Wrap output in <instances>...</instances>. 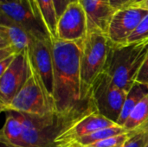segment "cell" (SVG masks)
Returning <instances> with one entry per match:
<instances>
[{"label": "cell", "instance_id": "6da1fadb", "mask_svg": "<svg viewBox=\"0 0 148 147\" xmlns=\"http://www.w3.org/2000/svg\"><path fill=\"white\" fill-rule=\"evenodd\" d=\"M84 41V40H83ZM83 41L52 40L54 61V101L61 116H75L89 107L82 96L81 55Z\"/></svg>", "mask_w": 148, "mask_h": 147}, {"label": "cell", "instance_id": "7a4b0ae2", "mask_svg": "<svg viewBox=\"0 0 148 147\" xmlns=\"http://www.w3.org/2000/svg\"><path fill=\"white\" fill-rule=\"evenodd\" d=\"M147 55L148 39L122 45L110 42L104 72L116 86L128 92Z\"/></svg>", "mask_w": 148, "mask_h": 147}, {"label": "cell", "instance_id": "3957f363", "mask_svg": "<svg viewBox=\"0 0 148 147\" xmlns=\"http://www.w3.org/2000/svg\"><path fill=\"white\" fill-rule=\"evenodd\" d=\"M82 114L65 117L56 113L46 116L20 113L23 133L16 147H56L55 139L58 133Z\"/></svg>", "mask_w": 148, "mask_h": 147}, {"label": "cell", "instance_id": "277c9868", "mask_svg": "<svg viewBox=\"0 0 148 147\" xmlns=\"http://www.w3.org/2000/svg\"><path fill=\"white\" fill-rule=\"evenodd\" d=\"M110 41L107 35L93 31L88 32L83 41L81 55V78L82 96L88 99V93L96 78L104 72Z\"/></svg>", "mask_w": 148, "mask_h": 147}, {"label": "cell", "instance_id": "5b68a950", "mask_svg": "<svg viewBox=\"0 0 148 147\" xmlns=\"http://www.w3.org/2000/svg\"><path fill=\"white\" fill-rule=\"evenodd\" d=\"M30 67V77L4 112L11 111L32 116H46L56 113L54 102L48 96L31 63Z\"/></svg>", "mask_w": 148, "mask_h": 147}, {"label": "cell", "instance_id": "8992f818", "mask_svg": "<svg viewBox=\"0 0 148 147\" xmlns=\"http://www.w3.org/2000/svg\"><path fill=\"white\" fill-rule=\"evenodd\" d=\"M127 92L116 86L105 72L95 81L88 93V101L102 116L117 124Z\"/></svg>", "mask_w": 148, "mask_h": 147}, {"label": "cell", "instance_id": "52a82bcc", "mask_svg": "<svg viewBox=\"0 0 148 147\" xmlns=\"http://www.w3.org/2000/svg\"><path fill=\"white\" fill-rule=\"evenodd\" d=\"M1 15L22 27L31 37L41 41H52L39 9L29 0H16L1 4Z\"/></svg>", "mask_w": 148, "mask_h": 147}, {"label": "cell", "instance_id": "ba28073f", "mask_svg": "<svg viewBox=\"0 0 148 147\" xmlns=\"http://www.w3.org/2000/svg\"><path fill=\"white\" fill-rule=\"evenodd\" d=\"M31 75L28 50L16 56L10 68L0 75V108H7Z\"/></svg>", "mask_w": 148, "mask_h": 147}, {"label": "cell", "instance_id": "9c48e42d", "mask_svg": "<svg viewBox=\"0 0 148 147\" xmlns=\"http://www.w3.org/2000/svg\"><path fill=\"white\" fill-rule=\"evenodd\" d=\"M114 125L117 124L100 114L90 104L85 113L58 133L55 139V146L58 147L67 146L95 131Z\"/></svg>", "mask_w": 148, "mask_h": 147}, {"label": "cell", "instance_id": "30bf717a", "mask_svg": "<svg viewBox=\"0 0 148 147\" xmlns=\"http://www.w3.org/2000/svg\"><path fill=\"white\" fill-rule=\"evenodd\" d=\"M28 55L48 96L55 104L52 41H41L32 37L28 49Z\"/></svg>", "mask_w": 148, "mask_h": 147}, {"label": "cell", "instance_id": "8fae6325", "mask_svg": "<svg viewBox=\"0 0 148 147\" xmlns=\"http://www.w3.org/2000/svg\"><path fill=\"white\" fill-rule=\"evenodd\" d=\"M147 14V10L136 6L115 10L108 29L109 41L116 45L127 44L128 38Z\"/></svg>", "mask_w": 148, "mask_h": 147}, {"label": "cell", "instance_id": "7c38bea8", "mask_svg": "<svg viewBox=\"0 0 148 147\" xmlns=\"http://www.w3.org/2000/svg\"><path fill=\"white\" fill-rule=\"evenodd\" d=\"M88 35V18L79 2L70 3L58 18L56 39L67 42L83 41Z\"/></svg>", "mask_w": 148, "mask_h": 147}, {"label": "cell", "instance_id": "4fadbf2b", "mask_svg": "<svg viewBox=\"0 0 148 147\" xmlns=\"http://www.w3.org/2000/svg\"><path fill=\"white\" fill-rule=\"evenodd\" d=\"M32 37L22 27L1 15L0 60L28 50Z\"/></svg>", "mask_w": 148, "mask_h": 147}, {"label": "cell", "instance_id": "5bb4252c", "mask_svg": "<svg viewBox=\"0 0 148 147\" xmlns=\"http://www.w3.org/2000/svg\"><path fill=\"white\" fill-rule=\"evenodd\" d=\"M88 18V33L99 31L108 34V26L115 10L109 0H78Z\"/></svg>", "mask_w": 148, "mask_h": 147}, {"label": "cell", "instance_id": "9a60e30c", "mask_svg": "<svg viewBox=\"0 0 148 147\" xmlns=\"http://www.w3.org/2000/svg\"><path fill=\"white\" fill-rule=\"evenodd\" d=\"M6 113L1 130V142L5 147H16L23 133V123L19 113L10 111Z\"/></svg>", "mask_w": 148, "mask_h": 147}, {"label": "cell", "instance_id": "2e32d148", "mask_svg": "<svg viewBox=\"0 0 148 147\" xmlns=\"http://www.w3.org/2000/svg\"><path fill=\"white\" fill-rule=\"evenodd\" d=\"M148 94V86L134 82L133 87L127 94V97L123 105V108L120 118L117 121V125L123 127L127 118L136 107V106Z\"/></svg>", "mask_w": 148, "mask_h": 147}, {"label": "cell", "instance_id": "e0dca14e", "mask_svg": "<svg viewBox=\"0 0 148 147\" xmlns=\"http://www.w3.org/2000/svg\"><path fill=\"white\" fill-rule=\"evenodd\" d=\"M123 127L127 132L148 128V94L133 110Z\"/></svg>", "mask_w": 148, "mask_h": 147}, {"label": "cell", "instance_id": "ac0fdd59", "mask_svg": "<svg viewBox=\"0 0 148 147\" xmlns=\"http://www.w3.org/2000/svg\"><path fill=\"white\" fill-rule=\"evenodd\" d=\"M127 132V131H126L124 127H122L119 125H114L113 126H109V127H106V128H102L98 131H95V132H94L87 136H84L82 139L64 147L85 146L91 145V144H94L95 142H98V141H101L103 139H107L114 137V136H117V135L125 133Z\"/></svg>", "mask_w": 148, "mask_h": 147}, {"label": "cell", "instance_id": "d6986e66", "mask_svg": "<svg viewBox=\"0 0 148 147\" xmlns=\"http://www.w3.org/2000/svg\"><path fill=\"white\" fill-rule=\"evenodd\" d=\"M36 2L52 40L56 39L58 16L54 0H36Z\"/></svg>", "mask_w": 148, "mask_h": 147}, {"label": "cell", "instance_id": "ffe728a7", "mask_svg": "<svg viewBox=\"0 0 148 147\" xmlns=\"http://www.w3.org/2000/svg\"><path fill=\"white\" fill-rule=\"evenodd\" d=\"M130 136H131V132H127L125 133L114 136L107 139L95 142L91 145L81 147H122L123 145L126 143V141L130 138Z\"/></svg>", "mask_w": 148, "mask_h": 147}, {"label": "cell", "instance_id": "44dd1931", "mask_svg": "<svg viewBox=\"0 0 148 147\" xmlns=\"http://www.w3.org/2000/svg\"><path fill=\"white\" fill-rule=\"evenodd\" d=\"M148 128H141L131 132L130 138L122 147H145L147 140Z\"/></svg>", "mask_w": 148, "mask_h": 147}, {"label": "cell", "instance_id": "7402d4cb", "mask_svg": "<svg viewBox=\"0 0 148 147\" xmlns=\"http://www.w3.org/2000/svg\"><path fill=\"white\" fill-rule=\"evenodd\" d=\"M148 39V14L143 18L136 30L128 38L127 43H133Z\"/></svg>", "mask_w": 148, "mask_h": 147}, {"label": "cell", "instance_id": "603a6c76", "mask_svg": "<svg viewBox=\"0 0 148 147\" xmlns=\"http://www.w3.org/2000/svg\"><path fill=\"white\" fill-rule=\"evenodd\" d=\"M135 82H139L148 86V55L139 71Z\"/></svg>", "mask_w": 148, "mask_h": 147}, {"label": "cell", "instance_id": "cb8c5ba5", "mask_svg": "<svg viewBox=\"0 0 148 147\" xmlns=\"http://www.w3.org/2000/svg\"><path fill=\"white\" fill-rule=\"evenodd\" d=\"M75 2H78V0H54L58 18L62 16V14L67 9V7L70 3H75Z\"/></svg>", "mask_w": 148, "mask_h": 147}, {"label": "cell", "instance_id": "d4e9b609", "mask_svg": "<svg viewBox=\"0 0 148 147\" xmlns=\"http://www.w3.org/2000/svg\"><path fill=\"white\" fill-rule=\"evenodd\" d=\"M16 56V55H11V56H9V57L0 60V75H3L10 68V66L13 62Z\"/></svg>", "mask_w": 148, "mask_h": 147}, {"label": "cell", "instance_id": "484cf974", "mask_svg": "<svg viewBox=\"0 0 148 147\" xmlns=\"http://www.w3.org/2000/svg\"><path fill=\"white\" fill-rule=\"evenodd\" d=\"M112 7L114 10H118L126 7H128L131 0H109Z\"/></svg>", "mask_w": 148, "mask_h": 147}, {"label": "cell", "instance_id": "4316f807", "mask_svg": "<svg viewBox=\"0 0 148 147\" xmlns=\"http://www.w3.org/2000/svg\"><path fill=\"white\" fill-rule=\"evenodd\" d=\"M144 1H145V0H131V2H130L128 7H130V6H138V5H140L141 3H143Z\"/></svg>", "mask_w": 148, "mask_h": 147}, {"label": "cell", "instance_id": "83f0119b", "mask_svg": "<svg viewBox=\"0 0 148 147\" xmlns=\"http://www.w3.org/2000/svg\"><path fill=\"white\" fill-rule=\"evenodd\" d=\"M136 7H140V8H143V9H146L148 10V0H145L143 3H141L140 5L136 6Z\"/></svg>", "mask_w": 148, "mask_h": 147}, {"label": "cell", "instance_id": "f1b7e54d", "mask_svg": "<svg viewBox=\"0 0 148 147\" xmlns=\"http://www.w3.org/2000/svg\"><path fill=\"white\" fill-rule=\"evenodd\" d=\"M13 1H16V0H0V5L4 4L6 3H10V2H13Z\"/></svg>", "mask_w": 148, "mask_h": 147}, {"label": "cell", "instance_id": "f546056e", "mask_svg": "<svg viewBox=\"0 0 148 147\" xmlns=\"http://www.w3.org/2000/svg\"><path fill=\"white\" fill-rule=\"evenodd\" d=\"M30 1V3L33 4V5H35V6H36L37 7V5H36V0H29ZM38 8V7H37Z\"/></svg>", "mask_w": 148, "mask_h": 147}, {"label": "cell", "instance_id": "4dcf8cb0", "mask_svg": "<svg viewBox=\"0 0 148 147\" xmlns=\"http://www.w3.org/2000/svg\"><path fill=\"white\" fill-rule=\"evenodd\" d=\"M145 147H148V134H147V143H146V146Z\"/></svg>", "mask_w": 148, "mask_h": 147}, {"label": "cell", "instance_id": "1f68e13d", "mask_svg": "<svg viewBox=\"0 0 148 147\" xmlns=\"http://www.w3.org/2000/svg\"><path fill=\"white\" fill-rule=\"evenodd\" d=\"M56 147H58V146H56Z\"/></svg>", "mask_w": 148, "mask_h": 147}]
</instances>
